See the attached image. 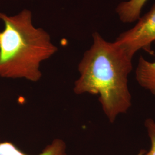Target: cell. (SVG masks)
<instances>
[{"label": "cell", "mask_w": 155, "mask_h": 155, "mask_svg": "<svg viewBox=\"0 0 155 155\" xmlns=\"http://www.w3.org/2000/svg\"><path fill=\"white\" fill-rule=\"evenodd\" d=\"M93 44L78 65L79 77L74 83L78 95L99 96L102 110L111 123L132 106L128 78L133 70V58L114 41L93 33Z\"/></svg>", "instance_id": "obj_1"}, {"label": "cell", "mask_w": 155, "mask_h": 155, "mask_svg": "<svg viewBox=\"0 0 155 155\" xmlns=\"http://www.w3.org/2000/svg\"><path fill=\"white\" fill-rule=\"evenodd\" d=\"M0 20L4 24L0 31V77L39 81L41 63L58 51L50 34L33 25L27 9L13 16L0 11Z\"/></svg>", "instance_id": "obj_2"}, {"label": "cell", "mask_w": 155, "mask_h": 155, "mask_svg": "<svg viewBox=\"0 0 155 155\" xmlns=\"http://www.w3.org/2000/svg\"><path fill=\"white\" fill-rule=\"evenodd\" d=\"M155 41V3L133 28L120 33L115 40L132 58L139 50L150 49Z\"/></svg>", "instance_id": "obj_3"}, {"label": "cell", "mask_w": 155, "mask_h": 155, "mask_svg": "<svg viewBox=\"0 0 155 155\" xmlns=\"http://www.w3.org/2000/svg\"><path fill=\"white\" fill-rule=\"evenodd\" d=\"M139 85L155 96V61H150L141 56L135 70Z\"/></svg>", "instance_id": "obj_4"}, {"label": "cell", "mask_w": 155, "mask_h": 155, "mask_svg": "<svg viewBox=\"0 0 155 155\" xmlns=\"http://www.w3.org/2000/svg\"><path fill=\"white\" fill-rule=\"evenodd\" d=\"M0 155H28L10 142L0 143ZM38 155H67L66 144L61 140L56 139L48 145Z\"/></svg>", "instance_id": "obj_5"}, {"label": "cell", "mask_w": 155, "mask_h": 155, "mask_svg": "<svg viewBox=\"0 0 155 155\" xmlns=\"http://www.w3.org/2000/svg\"><path fill=\"white\" fill-rule=\"evenodd\" d=\"M148 0H127L120 3L116 8L121 22L130 24L137 21L145 5Z\"/></svg>", "instance_id": "obj_6"}, {"label": "cell", "mask_w": 155, "mask_h": 155, "mask_svg": "<svg viewBox=\"0 0 155 155\" xmlns=\"http://www.w3.org/2000/svg\"><path fill=\"white\" fill-rule=\"evenodd\" d=\"M144 125L150 141V149L145 155H155V121L149 118L145 120Z\"/></svg>", "instance_id": "obj_7"}, {"label": "cell", "mask_w": 155, "mask_h": 155, "mask_svg": "<svg viewBox=\"0 0 155 155\" xmlns=\"http://www.w3.org/2000/svg\"><path fill=\"white\" fill-rule=\"evenodd\" d=\"M145 153H146V151L144 150H141L140 151L139 153L137 155H145Z\"/></svg>", "instance_id": "obj_8"}]
</instances>
